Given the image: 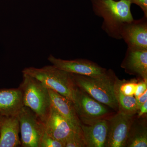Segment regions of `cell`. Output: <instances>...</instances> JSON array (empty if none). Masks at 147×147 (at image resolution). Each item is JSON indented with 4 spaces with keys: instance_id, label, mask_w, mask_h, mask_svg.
<instances>
[{
    "instance_id": "cell-22",
    "label": "cell",
    "mask_w": 147,
    "mask_h": 147,
    "mask_svg": "<svg viewBox=\"0 0 147 147\" xmlns=\"http://www.w3.org/2000/svg\"><path fill=\"white\" fill-rule=\"evenodd\" d=\"M131 4L134 3L140 7L144 13V16L147 18V0H128Z\"/></svg>"
},
{
    "instance_id": "cell-1",
    "label": "cell",
    "mask_w": 147,
    "mask_h": 147,
    "mask_svg": "<svg viewBox=\"0 0 147 147\" xmlns=\"http://www.w3.org/2000/svg\"><path fill=\"white\" fill-rule=\"evenodd\" d=\"M95 15L103 19L101 28L112 38L121 39V28L124 24L134 20L128 0H92Z\"/></svg>"
},
{
    "instance_id": "cell-13",
    "label": "cell",
    "mask_w": 147,
    "mask_h": 147,
    "mask_svg": "<svg viewBox=\"0 0 147 147\" xmlns=\"http://www.w3.org/2000/svg\"><path fill=\"white\" fill-rule=\"evenodd\" d=\"M121 67L129 74L137 75L147 80V50H134L127 48Z\"/></svg>"
},
{
    "instance_id": "cell-7",
    "label": "cell",
    "mask_w": 147,
    "mask_h": 147,
    "mask_svg": "<svg viewBox=\"0 0 147 147\" xmlns=\"http://www.w3.org/2000/svg\"><path fill=\"white\" fill-rule=\"evenodd\" d=\"M48 60L55 67L70 73L98 77L104 75L108 71L97 64L84 59L67 60L50 55Z\"/></svg>"
},
{
    "instance_id": "cell-15",
    "label": "cell",
    "mask_w": 147,
    "mask_h": 147,
    "mask_svg": "<svg viewBox=\"0 0 147 147\" xmlns=\"http://www.w3.org/2000/svg\"><path fill=\"white\" fill-rule=\"evenodd\" d=\"M24 106L22 92L19 87L0 89V117L17 115Z\"/></svg>"
},
{
    "instance_id": "cell-9",
    "label": "cell",
    "mask_w": 147,
    "mask_h": 147,
    "mask_svg": "<svg viewBox=\"0 0 147 147\" xmlns=\"http://www.w3.org/2000/svg\"><path fill=\"white\" fill-rule=\"evenodd\" d=\"M120 34L128 49L147 50V18L144 16L139 20L125 23L121 28Z\"/></svg>"
},
{
    "instance_id": "cell-23",
    "label": "cell",
    "mask_w": 147,
    "mask_h": 147,
    "mask_svg": "<svg viewBox=\"0 0 147 147\" xmlns=\"http://www.w3.org/2000/svg\"><path fill=\"white\" fill-rule=\"evenodd\" d=\"M135 98L137 101V108L138 110H139L140 106L147 101V90H146L143 94L139 97Z\"/></svg>"
},
{
    "instance_id": "cell-6",
    "label": "cell",
    "mask_w": 147,
    "mask_h": 147,
    "mask_svg": "<svg viewBox=\"0 0 147 147\" xmlns=\"http://www.w3.org/2000/svg\"><path fill=\"white\" fill-rule=\"evenodd\" d=\"M73 103L79 120L84 124L103 119L108 113V109L103 104L77 86Z\"/></svg>"
},
{
    "instance_id": "cell-11",
    "label": "cell",
    "mask_w": 147,
    "mask_h": 147,
    "mask_svg": "<svg viewBox=\"0 0 147 147\" xmlns=\"http://www.w3.org/2000/svg\"><path fill=\"white\" fill-rule=\"evenodd\" d=\"M108 121L101 119L88 124L82 123L81 128L87 147H104L108 131Z\"/></svg>"
},
{
    "instance_id": "cell-18",
    "label": "cell",
    "mask_w": 147,
    "mask_h": 147,
    "mask_svg": "<svg viewBox=\"0 0 147 147\" xmlns=\"http://www.w3.org/2000/svg\"><path fill=\"white\" fill-rule=\"evenodd\" d=\"M138 82L136 79L125 81L119 80L116 77L115 84L123 94L127 96H134Z\"/></svg>"
},
{
    "instance_id": "cell-5",
    "label": "cell",
    "mask_w": 147,
    "mask_h": 147,
    "mask_svg": "<svg viewBox=\"0 0 147 147\" xmlns=\"http://www.w3.org/2000/svg\"><path fill=\"white\" fill-rule=\"evenodd\" d=\"M21 134V146L39 147L45 131V124L28 107L24 106L17 114Z\"/></svg>"
},
{
    "instance_id": "cell-24",
    "label": "cell",
    "mask_w": 147,
    "mask_h": 147,
    "mask_svg": "<svg viewBox=\"0 0 147 147\" xmlns=\"http://www.w3.org/2000/svg\"><path fill=\"white\" fill-rule=\"evenodd\" d=\"M138 116L137 117L138 119L142 117L144 115H146L147 113V101L144 102L143 105L140 106L138 110Z\"/></svg>"
},
{
    "instance_id": "cell-14",
    "label": "cell",
    "mask_w": 147,
    "mask_h": 147,
    "mask_svg": "<svg viewBox=\"0 0 147 147\" xmlns=\"http://www.w3.org/2000/svg\"><path fill=\"white\" fill-rule=\"evenodd\" d=\"M44 124L45 131L47 134L64 143L73 131L67 121L52 105L50 114Z\"/></svg>"
},
{
    "instance_id": "cell-3",
    "label": "cell",
    "mask_w": 147,
    "mask_h": 147,
    "mask_svg": "<svg viewBox=\"0 0 147 147\" xmlns=\"http://www.w3.org/2000/svg\"><path fill=\"white\" fill-rule=\"evenodd\" d=\"M22 73L37 79L47 88L57 92L73 102L74 101L76 86L71 73L53 65L39 68L26 67Z\"/></svg>"
},
{
    "instance_id": "cell-20",
    "label": "cell",
    "mask_w": 147,
    "mask_h": 147,
    "mask_svg": "<svg viewBox=\"0 0 147 147\" xmlns=\"http://www.w3.org/2000/svg\"><path fill=\"white\" fill-rule=\"evenodd\" d=\"M39 147H65V144L63 142L55 139L45 131L40 142Z\"/></svg>"
},
{
    "instance_id": "cell-10",
    "label": "cell",
    "mask_w": 147,
    "mask_h": 147,
    "mask_svg": "<svg viewBox=\"0 0 147 147\" xmlns=\"http://www.w3.org/2000/svg\"><path fill=\"white\" fill-rule=\"evenodd\" d=\"M51 105L67 121L74 131L83 133L82 123L76 113L73 102L54 90L49 89Z\"/></svg>"
},
{
    "instance_id": "cell-19",
    "label": "cell",
    "mask_w": 147,
    "mask_h": 147,
    "mask_svg": "<svg viewBox=\"0 0 147 147\" xmlns=\"http://www.w3.org/2000/svg\"><path fill=\"white\" fill-rule=\"evenodd\" d=\"M65 147H86L83 133L73 131L66 139Z\"/></svg>"
},
{
    "instance_id": "cell-2",
    "label": "cell",
    "mask_w": 147,
    "mask_h": 147,
    "mask_svg": "<svg viewBox=\"0 0 147 147\" xmlns=\"http://www.w3.org/2000/svg\"><path fill=\"white\" fill-rule=\"evenodd\" d=\"M71 74L75 85L79 88L103 105L118 110L114 90L117 76L112 70L98 77Z\"/></svg>"
},
{
    "instance_id": "cell-21",
    "label": "cell",
    "mask_w": 147,
    "mask_h": 147,
    "mask_svg": "<svg viewBox=\"0 0 147 147\" xmlns=\"http://www.w3.org/2000/svg\"><path fill=\"white\" fill-rule=\"evenodd\" d=\"M147 90V80L142 79L138 82L137 88L134 94V97L137 98L143 94Z\"/></svg>"
},
{
    "instance_id": "cell-16",
    "label": "cell",
    "mask_w": 147,
    "mask_h": 147,
    "mask_svg": "<svg viewBox=\"0 0 147 147\" xmlns=\"http://www.w3.org/2000/svg\"><path fill=\"white\" fill-rule=\"evenodd\" d=\"M125 147H147V129L146 123L133 121Z\"/></svg>"
},
{
    "instance_id": "cell-4",
    "label": "cell",
    "mask_w": 147,
    "mask_h": 147,
    "mask_svg": "<svg viewBox=\"0 0 147 147\" xmlns=\"http://www.w3.org/2000/svg\"><path fill=\"white\" fill-rule=\"evenodd\" d=\"M23 74V80L19 88L22 92L24 105L31 109L45 123L51 107L48 89L37 79Z\"/></svg>"
},
{
    "instance_id": "cell-8",
    "label": "cell",
    "mask_w": 147,
    "mask_h": 147,
    "mask_svg": "<svg viewBox=\"0 0 147 147\" xmlns=\"http://www.w3.org/2000/svg\"><path fill=\"white\" fill-rule=\"evenodd\" d=\"M133 116L118 113L108 121V131L105 147H124L126 146Z\"/></svg>"
},
{
    "instance_id": "cell-17",
    "label": "cell",
    "mask_w": 147,
    "mask_h": 147,
    "mask_svg": "<svg viewBox=\"0 0 147 147\" xmlns=\"http://www.w3.org/2000/svg\"><path fill=\"white\" fill-rule=\"evenodd\" d=\"M115 94L119 113L128 115L134 116L138 112L137 101L134 96H127L123 94L115 84Z\"/></svg>"
},
{
    "instance_id": "cell-12",
    "label": "cell",
    "mask_w": 147,
    "mask_h": 147,
    "mask_svg": "<svg viewBox=\"0 0 147 147\" xmlns=\"http://www.w3.org/2000/svg\"><path fill=\"white\" fill-rule=\"evenodd\" d=\"M20 125L17 115L0 117V147L21 146Z\"/></svg>"
}]
</instances>
